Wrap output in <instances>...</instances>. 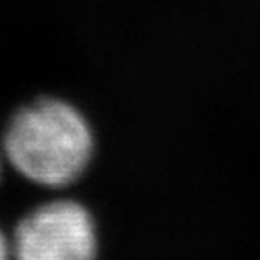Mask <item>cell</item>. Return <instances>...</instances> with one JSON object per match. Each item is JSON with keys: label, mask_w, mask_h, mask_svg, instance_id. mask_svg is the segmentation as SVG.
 <instances>
[{"label": "cell", "mask_w": 260, "mask_h": 260, "mask_svg": "<svg viewBox=\"0 0 260 260\" xmlns=\"http://www.w3.org/2000/svg\"><path fill=\"white\" fill-rule=\"evenodd\" d=\"M94 150L89 121L75 106L41 99L12 118L4 154L21 176L43 187H66L83 174Z\"/></svg>", "instance_id": "obj_1"}, {"label": "cell", "mask_w": 260, "mask_h": 260, "mask_svg": "<svg viewBox=\"0 0 260 260\" xmlns=\"http://www.w3.org/2000/svg\"><path fill=\"white\" fill-rule=\"evenodd\" d=\"M99 235L93 214L75 201H52L29 212L16 228V260H94Z\"/></svg>", "instance_id": "obj_2"}, {"label": "cell", "mask_w": 260, "mask_h": 260, "mask_svg": "<svg viewBox=\"0 0 260 260\" xmlns=\"http://www.w3.org/2000/svg\"><path fill=\"white\" fill-rule=\"evenodd\" d=\"M12 256V245L4 237V233L0 232V260H10Z\"/></svg>", "instance_id": "obj_3"}]
</instances>
